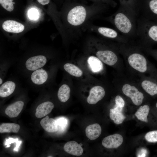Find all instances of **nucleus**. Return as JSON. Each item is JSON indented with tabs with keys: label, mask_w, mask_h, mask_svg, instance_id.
I'll list each match as a JSON object with an SVG mask.
<instances>
[{
	"label": "nucleus",
	"mask_w": 157,
	"mask_h": 157,
	"mask_svg": "<svg viewBox=\"0 0 157 157\" xmlns=\"http://www.w3.org/2000/svg\"><path fill=\"white\" fill-rule=\"evenodd\" d=\"M114 22L116 28L121 32L128 33L132 28V24L127 17L122 13H117L115 16Z\"/></svg>",
	"instance_id": "obj_5"
},
{
	"label": "nucleus",
	"mask_w": 157,
	"mask_h": 157,
	"mask_svg": "<svg viewBox=\"0 0 157 157\" xmlns=\"http://www.w3.org/2000/svg\"><path fill=\"white\" fill-rule=\"evenodd\" d=\"M41 4L45 5L48 4L50 1L49 0H37Z\"/></svg>",
	"instance_id": "obj_34"
},
{
	"label": "nucleus",
	"mask_w": 157,
	"mask_h": 157,
	"mask_svg": "<svg viewBox=\"0 0 157 157\" xmlns=\"http://www.w3.org/2000/svg\"><path fill=\"white\" fill-rule=\"evenodd\" d=\"M58 127V131L60 132L64 131L67 128L68 121L65 117H59L56 119Z\"/></svg>",
	"instance_id": "obj_25"
},
{
	"label": "nucleus",
	"mask_w": 157,
	"mask_h": 157,
	"mask_svg": "<svg viewBox=\"0 0 157 157\" xmlns=\"http://www.w3.org/2000/svg\"><path fill=\"white\" fill-rule=\"evenodd\" d=\"M87 137L91 140H94L98 138L101 133V128L97 123L88 126L85 130Z\"/></svg>",
	"instance_id": "obj_15"
},
{
	"label": "nucleus",
	"mask_w": 157,
	"mask_h": 157,
	"mask_svg": "<svg viewBox=\"0 0 157 157\" xmlns=\"http://www.w3.org/2000/svg\"><path fill=\"white\" fill-rule=\"evenodd\" d=\"M88 62L90 69L94 72H99L103 68L101 61L97 57L90 56L88 58Z\"/></svg>",
	"instance_id": "obj_16"
},
{
	"label": "nucleus",
	"mask_w": 157,
	"mask_h": 157,
	"mask_svg": "<svg viewBox=\"0 0 157 157\" xmlns=\"http://www.w3.org/2000/svg\"><path fill=\"white\" fill-rule=\"evenodd\" d=\"M64 149L68 153L76 156H80L83 152L81 144L74 141L67 142L64 146Z\"/></svg>",
	"instance_id": "obj_13"
},
{
	"label": "nucleus",
	"mask_w": 157,
	"mask_h": 157,
	"mask_svg": "<svg viewBox=\"0 0 157 157\" xmlns=\"http://www.w3.org/2000/svg\"><path fill=\"white\" fill-rule=\"evenodd\" d=\"M17 81L14 79H9L0 85V96L5 98L11 95L19 86Z\"/></svg>",
	"instance_id": "obj_6"
},
{
	"label": "nucleus",
	"mask_w": 157,
	"mask_h": 157,
	"mask_svg": "<svg viewBox=\"0 0 157 157\" xmlns=\"http://www.w3.org/2000/svg\"><path fill=\"white\" fill-rule=\"evenodd\" d=\"M2 27L6 32L14 33L21 32L24 28V26L22 24L10 20L4 21L2 24Z\"/></svg>",
	"instance_id": "obj_10"
},
{
	"label": "nucleus",
	"mask_w": 157,
	"mask_h": 157,
	"mask_svg": "<svg viewBox=\"0 0 157 157\" xmlns=\"http://www.w3.org/2000/svg\"><path fill=\"white\" fill-rule=\"evenodd\" d=\"M141 85L143 88L151 96L157 94V85L151 81L144 80L142 82Z\"/></svg>",
	"instance_id": "obj_21"
},
{
	"label": "nucleus",
	"mask_w": 157,
	"mask_h": 157,
	"mask_svg": "<svg viewBox=\"0 0 157 157\" xmlns=\"http://www.w3.org/2000/svg\"><path fill=\"white\" fill-rule=\"evenodd\" d=\"M86 16V11L85 8L78 6L74 7L69 11L67 16V20L72 25L77 26L84 22Z\"/></svg>",
	"instance_id": "obj_2"
},
{
	"label": "nucleus",
	"mask_w": 157,
	"mask_h": 157,
	"mask_svg": "<svg viewBox=\"0 0 157 157\" xmlns=\"http://www.w3.org/2000/svg\"><path fill=\"white\" fill-rule=\"evenodd\" d=\"M98 31L100 34L108 38H115L117 35V33L115 30L110 28L100 27L98 28Z\"/></svg>",
	"instance_id": "obj_23"
},
{
	"label": "nucleus",
	"mask_w": 157,
	"mask_h": 157,
	"mask_svg": "<svg viewBox=\"0 0 157 157\" xmlns=\"http://www.w3.org/2000/svg\"><path fill=\"white\" fill-rule=\"evenodd\" d=\"M24 102L22 100H18L9 105L6 108L5 113L10 118L17 117L22 110Z\"/></svg>",
	"instance_id": "obj_11"
},
{
	"label": "nucleus",
	"mask_w": 157,
	"mask_h": 157,
	"mask_svg": "<svg viewBox=\"0 0 157 157\" xmlns=\"http://www.w3.org/2000/svg\"><path fill=\"white\" fill-rule=\"evenodd\" d=\"M149 37L154 40L157 42V26H151L148 31Z\"/></svg>",
	"instance_id": "obj_29"
},
{
	"label": "nucleus",
	"mask_w": 157,
	"mask_h": 157,
	"mask_svg": "<svg viewBox=\"0 0 157 157\" xmlns=\"http://www.w3.org/2000/svg\"><path fill=\"white\" fill-rule=\"evenodd\" d=\"M18 139H14L12 138H9L6 139L5 142V145L6 146V147H10V144L16 142Z\"/></svg>",
	"instance_id": "obj_32"
},
{
	"label": "nucleus",
	"mask_w": 157,
	"mask_h": 157,
	"mask_svg": "<svg viewBox=\"0 0 157 157\" xmlns=\"http://www.w3.org/2000/svg\"><path fill=\"white\" fill-rule=\"evenodd\" d=\"M54 107L53 103L47 101L39 104L36 109L35 115L38 118H42L50 113Z\"/></svg>",
	"instance_id": "obj_12"
},
{
	"label": "nucleus",
	"mask_w": 157,
	"mask_h": 157,
	"mask_svg": "<svg viewBox=\"0 0 157 157\" xmlns=\"http://www.w3.org/2000/svg\"><path fill=\"white\" fill-rule=\"evenodd\" d=\"M122 91L125 95L131 99L135 105L139 106L142 104L144 98L143 94L135 86L124 84L122 87Z\"/></svg>",
	"instance_id": "obj_3"
},
{
	"label": "nucleus",
	"mask_w": 157,
	"mask_h": 157,
	"mask_svg": "<svg viewBox=\"0 0 157 157\" xmlns=\"http://www.w3.org/2000/svg\"><path fill=\"white\" fill-rule=\"evenodd\" d=\"M70 93L69 87L66 84H63L59 88L57 96L59 100L63 103L65 102L69 99Z\"/></svg>",
	"instance_id": "obj_17"
},
{
	"label": "nucleus",
	"mask_w": 157,
	"mask_h": 157,
	"mask_svg": "<svg viewBox=\"0 0 157 157\" xmlns=\"http://www.w3.org/2000/svg\"><path fill=\"white\" fill-rule=\"evenodd\" d=\"M109 115L110 119L117 124H122L126 118L122 112L116 111L113 108L110 109Z\"/></svg>",
	"instance_id": "obj_22"
},
{
	"label": "nucleus",
	"mask_w": 157,
	"mask_h": 157,
	"mask_svg": "<svg viewBox=\"0 0 157 157\" xmlns=\"http://www.w3.org/2000/svg\"><path fill=\"white\" fill-rule=\"evenodd\" d=\"M20 128L19 125L14 123H3L0 126V133H17Z\"/></svg>",
	"instance_id": "obj_18"
},
{
	"label": "nucleus",
	"mask_w": 157,
	"mask_h": 157,
	"mask_svg": "<svg viewBox=\"0 0 157 157\" xmlns=\"http://www.w3.org/2000/svg\"><path fill=\"white\" fill-rule=\"evenodd\" d=\"M115 105L113 109L116 111L122 112L125 105V102L120 96H117L115 98Z\"/></svg>",
	"instance_id": "obj_26"
},
{
	"label": "nucleus",
	"mask_w": 157,
	"mask_h": 157,
	"mask_svg": "<svg viewBox=\"0 0 157 157\" xmlns=\"http://www.w3.org/2000/svg\"><path fill=\"white\" fill-rule=\"evenodd\" d=\"M64 69L70 74L76 77H80L83 74L82 71L75 65L66 63L63 65Z\"/></svg>",
	"instance_id": "obj_20"
},
{
	"label": "nucleus",
	"mask_w": 157,
	"mask_h": 157,
	"mask_svg": "<svg viewBox=\"0 0 157 157\" xmlns=\"http://www.w3.org/2000/svg\"><path fill=\"white\" fill-rule=\"evenodd\" d=\"M146 140L150 142H157V130L151 131L147 133L145 136Z\"/></svg>",
	"instance_id": "obj_28"
},
{
	"label": "nucleus",
	"mask_w": 157,
	"mask_h": 157,
	"mask_svg": "<svg viewBox=\"0 0 157 157\" xmlns=\"http://www.w3.org/2000/svg\"><path fill=\"white\" fill-rule=\"evenodd\" d=\"M150 9L154 13L157 14V0H151L149 3Z\"/></svg>",
	"instance_id": "obj_31"
},
{
	"label": "nucleus",
	"mask_w": 157,
	"mask_h": 157,
	"mask_svg": "<svg viewBox=\"0 0 157 157\" xmlns=\"http://www.w3.org/2000/svg\"><path fill=\"white\" fill-rule=\"evenodd\" d=\"M104 88L101 86H94L90 89L87 99V102L91 104H95L102 99L105 95Z\"/></svg>",
	"instance_id": "obj_8"
},
{
	"label": "nucleus",
	"mask_w": 157,
	"mask_h": 157,
	"mask_svg": "<svg viewBox=\"0 0 157 157\" xmlns=\"http://www.w3.org/2000/svg\"><path fill=\"white\" fill-rule=\"evenodd\" d=\"M9 66L10 63L8 62H3L1 64L0 85L3 82L6 73Z\"/></svg>",
	"instance_id": "obj_24"
},
{
	"label": "nucleus",
	"mask_w": 157,
	"mask_h": 157,
	"mask_svg": "<svg viewBox=\"0 0 157 157\" xmlns=\"http://www.w3.org/2000/svg\"><path fill=\"white\" fill-rule=\"evenodd\" d=\"M156 107L157 108V103H156Z\"/></svg>",
	"instance_id": "obj_35"
},
{
	"label": "nucleus",
	"mask_w": 157,
	"mask_h": 157,
	"mask_svg": "<svg viewBox=\"0 0 157 157\" xmlns=\"http://www.w3.org/2000/svg\"><path fill=\"white\" fill-rule=\"evenodd\" d=\"M128 61L130 65L135 70L141 72L146 71L147 62L142 55L138 53H133L129 56Z\"/></svg>",
	"instance_id": "obj_4"
},
{
	"label": "nucleus",
	"mask_w": 157,
	"mask_h": 157,
	"mask_svg": "<svg viewBox=\"0 0 157 157\" xmlns=\"http://www.w3.org/2000/svg\"><path fill=\"white\" fill-rule=\"evenodd\" d=\"M96 55L102 62L110 66L115 65L118 60L115 54L110 50L99 51L97 52Z\"/></svg>",
	"instance_id": "obj_9"
},
{
	"label": "nucleus",
	"mask_w": 157,
	"mask_h": 157,
	"mask_svg": "<svg viewBox=\"0 0 157 157\" xmlns=\"http://www.w3.org/2000/svg\"><path fill=\"white\" fill-rule=\"evenodd\" d=\"M40 124L43 129L48 132H54L58 131V125L56 119L49 118L47 116L41 119Z\"/></svg>",
	"instance_id": "obj_14"
},
{
	"label": "nucleus",
	"mask_w": 157,
	"mask_h": 157,
	"mask_svg": "<svg viewBox=\"0 0 157 157\" xmlns=\"http://www.w3.org/2000/svg\"><path fill=\"white\" fill-rule=\"evenodd\" d=\"M123 140V138L121 135L115 134L104 138L102 141V144L107 148H117L121 145Z\"/></svg>",
	"instance_id": "obj_7"
},
{
	"label": "nucleus",
	"mask_w": 157,
	"mask_h": 157,
	"mask_svg": "<svg viewBox=\"0 0 157 157\" xmlns=\"http://www.w3.org/2000/svg\"><path fill=\"white\" fill-rule=\"evenodd\" d=\"M28 16L30 19H36L38 17V11L35 8L31 9L28 11Z\"/></svg>",
	"instance_id": "obj_30"
},
{
	"label": "nucleus",
	"mask_w": 157,
	"mask_h": 157,
	"mask_svg": "<svg viewBox=\"0 0 157 157\" xmlns=\"http://www.w3.org/2000/svg\"><path fill=\"white\" fill-rule=\"evenodd\" d=\"M13 0H0L2 7L8 11H12L14 9Z\"/></svg>",
	"instance_id": "obj_27"
},
{
	"label": "nucleus",
	"mask_w": 157,
	"mask_h": 157,
	"mask_svg": "<svg viewBox=\"0 0 157 157\" xmlns=\"http://www.w3.org/2000/svg\"><path fill=\"white\" fill-rule=\"evenodd\" d=\"M22 143L21 141H19L18 139H17L16 141V147L14 149V151H17L19 149V147L20 145Z\"/></svg>",
	"instance_id": "obj_33"
},
{
	"label": "nucleus",
	"mask_w": 157,
	"mask_h": 157,
	"mask_svg": "<svg viewBox=\"0 0 157 157\" xmlns=\"http://www.w3.org/2000/svg\"><path fill=\"white\" fill-rule=\"evenodd\" d=\"M150 108L149 106L145 105L141 106L137 110L135 115L138 119L145 122H148L147 116L149 112Z\"/></svg>",
	"instance_id": "obj_19"
},
{
	"label": "nucleus",
	"mask_w": 157,
	"mask_h": 157,
	"mask_svg": "<svg viewBox=\"0 0 157 157\" xmlns=\"http://www.w3.org/2000/svg\"><path fill=\"white\" fill-rule=\"evenodd\" d=\"M44 67L36 70L29 75L28 81L32 86H45L49 78V72Z\"/></svg>",
	"instance_id": "obj_1"
}]
</instances>
